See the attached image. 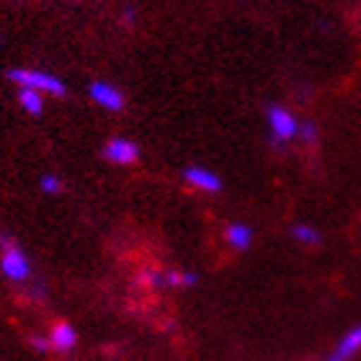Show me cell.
Returning a JSON list of instances; mask_svg holds the SVG:
<instances>
[{
    "instance_id": "obj_9",
    "label": "cell",
    "mask_w": 361,
    "mask_h": 361,
    "mask_svg": "<svg viewBox=\"0 0 361 361\" xmlns=\"http://www.w3.org/2000/svg\"><path fill=\"white\" fill-rule=\"evenodd\" d=\"M359 351H361V325H356V328H351V331L338 341V346H336V351H333L331 356H336L338 361H348L351 356L359 354Z\"/></svg>"
},
{
    "instance_id": "obj_4",
    "label": "cell",
    "mask_w": 361,
    "mask_h": 361,
    "mask_svg": "<svg viewBox=\"0 0 361 361\" xmlns=\"http://www.w3.org/2000/svg\"><path fill=\"white\" fill-rule=\"evenodd\" d=\"M101 155H104V160L116 163V166H132V163L142 155V150H140V145L132 142L129 137H111V140L101 147Z\"/></svg>"
},
{
    "instance_id": "obj_16",
    "label": "cell",
    "mask_w": 361,
    "mask_h": 361,
    "mask_svg": "<svg viewBox=\"0 0 361 361\" xmlns=\"http://www.w3.org/2000/svg\"><path fill=\"white\" fill-rule=\"evenodd\" d=\"M0 47H3V34H0Z\"/></svg>"
},
{
    "instance_id": "obj_8",
    "label": "cell",
    "mask_w": 361,
    "mask_h": 361,
    "mask_svg": "<svg viewBox=\"0 0 361 361\" xmlns=\"http://www.w3.org/2000/svg\"><path fill=\"white\" fill-rule=\"evenodd\" d=\"M253 227L245 222H230L225 227V240L233 245L235 250H248L253 245Z\"/></svg>"
},
{
    "instance_id": "obj_10",
    "label": "cell",
    "mask_w": 361,
    "mask_h": 361,
    "mask_svg": "<svg viewBox=\"0 0 361 361\" xmlns=\"http://www.w3.org/2000/svg\"><path fill=\"white\" fill-rule=\"evenodd\" d=\"M289 235H292L300 245H310V248H315V245L323 243V233H320L315 225H310V222H297V225H292L289 227Z\"/></svg>"
},
{
    "instance_id": "obj_14",
    "label": "cell",
    "mask_w": 361,
    "mask_h": 361,
    "mask_svg": "<svg viewBox=\"0 0 361 361\" xmlns=\"http://www.w3.org/2000/svg\"><path fill=\"white\" fill-rule=\"evenodd\" d=\"M31 346L37 348V351H42V354L52 351V346H49V338H47V336H34V338H31Z\"/></svg>"
},
{
    "instance_id": "obj_3",
    "label": "cell",
    "mask_w": 361,
    "mask_h": 361,
    "mask_svg": "<svg viewBox=\"0 0 361 361\" xmlns=\"http://www.w3.org/2000/svg\"><path fill=\"white\" fill-rule=\"evenodd\" d=\"M8 78H11L16 85H21V88H34V90H39V93H52V96H68L65 80L52 75V73H44V70L16 68V70H8Z\"/></svg>"
},
{
    "instance_id": "obj_12",
    "label": "cell",
    "mask_w": 361,
    "mask_h": 361,
    "mask_svg": "<svg viewBox=\"0 0 361 361\" xmlns=\"http://www.w3.org/2000/svg\"><path fill=\"white\" fill-rule=\"evenodd\" d=\"M317 137H320V129H317V124L312 119H305L300 121V135H297V140L305 145H315Z\"/></svg>"
},
{
    "instance_id": "obj_11",
    "label": "cell",
    "mask_w": 361,
    "mask_h": 361,
    "mask_svg": "<svg viewBox=\"0 0 361 361\" xmlns=\"http://www.w3.org/2000/svg\"><path fill=\"white\" fill-rule=\"evenodd\" d=\"M18 104L29 116H42V111H44V93H39L34 88H21L18 90Z\"/></svg>"
},
{
    "instance_id": "obj_7",
    "label": "cell",
    "mask_w": 361,
    "mask_h": 361,
    "mask_svg": "<svg viewBox=\"0 0 361 361\" xmlns=\"http://www.w3.org/2000/svg\"><path fill=\"white\" fill-rule=\"evenodd\" d=\"M47 338H49L52 351H57V354H68V351H73L78 346V331L70 323L52 325V331H49Z\"/></svg>"
},
{
    "instance_id": "obj_5",
    "label": "cell",
    "mask_w": 361,
    "mask_h": 361,
    "mask_svg": "<svg viewBox=\"0 0 361 361\" xmlns=\"http://www.w3.org/2000/svg\"><path fill=\"white\" fill-rule=\"evenodd\" d=\"M88 96L93 104H98L106 111H121L124 109V93L116 85L106 83V80H93L88 83Z\"/></svg>"
},
{
    "instance_id": "obj_15",
    "label": "cell",
    "mask_w": 361,
    "mask_h": 361,
    "mask_svg": "<svg viewBox=\"0 0 361 361\" xmlns=\"http://www.w3.org/2000/svg\"><path fill=\"white\" fill-rule=\"evenodd\" d=\"M124 16H127V23L132 26V23H135V8H127V11H124Z\"/></svg>"
},
{
    "instance_id": "obj_2",
    "label": "cell",
    "mask_w": 361,
    "mask_h": 361,
    "mask_svg": "<svg viewBox=\"0 0 361 361\" xmlns=\"http://www.w3.org/2000/svg\"><path fill=\"white\" fill-rule=\"evenodd\" d=\"M266 124L271 132V142L276 147H284L286 142L297 140V135H300V119L281 104L266 106Z\"/></svg>"
},
{
    "instance_id": "obj_13",
    "label": "cell",
    "mask_w": 361,
    "mask_h": 361,
    "mask_svg": "<svg viewBox=\"0 0 361 361\" xmlns=\"http://www.w3.org/2000/svg\"><path fill=\"white\" fill-rule=\"evenodd\" d=\"M39 188H42L44 194H49V196L60 194V191H62V178H60V176H54V173H44V176H42V180H39Z\"/></svg>"
},
{
    "instance_id": "obj_6",
    "label": "cell",
    "mask_w": 361,
    "mask_h": 361,
    "mask_svg": "<svg viewBox=\"0 0 361 361\" xmlns=\"http://www.w3.org/2000/svg\"><path fill=\"white\" fill-rule=\"evenodd\" d=\"M180 176H183L186 183H191L194 188H202L207 194H219V191L225 188V180L219 178L214 171H209V168H204V166H186L180 171Z\"/></svg>"
},
{
    "instance_id": "obj_1",
    "label": "cell",
    "mask_w": 361,
    "mask_h": 361,
    "mask_svg": "<svg viewBox=\"0 0 361 361\" xmlns=\"http://www.w3.org/2000/svg\"><path fill=\"white\" fill-rule=\"evenodd\" d=\"M0 274L13 281V284H26L31 281V261L23 253V248L0 230Z\"/></svg>"
}]
</instances>
